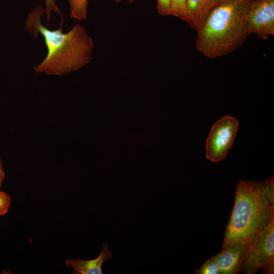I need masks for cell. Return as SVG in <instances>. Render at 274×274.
Here are the masks:
<instances>
[{
    "instance_id": "14",
    "label": "cell",
    "mask_w": 274,
    "mask_h": 274,
    "mask_svg": "<svg viewBox=\"0 0 274 274\" xmlns=\"http://www.w3.org/2000/svg\"><path fill=\"white\" fill-rule=\"evenodd\" d=\"M264 191L270 203L274 206V179L273 177L268 179L263 183Z\"/></svg>"
},
{
    "instance_id": "15",
    "label": "cell",
    "mask_w": 274,
    "mask_h": 274,
    "mask_svg": "<svg viewBox=\"0 0 274 274\" xmlns=\"http://www.w3.org/2000/svg\"><path fill=\"white\" fill-rule=\"evenodd\" d=\"M11 203L10 196L6 192L0 190V216L8 212Z\"/></svg>"
},
{
    "instance_id": "21",
    "label": "cell",
    "mask_w": 274,
    "mask_h": 274,
    "mask_svg": "<svg viewBox=\"0 0 274 274\" xmlns=\"http://www.w3.org/2000/svg\"><path fill=\"white\" fill-rule=\"evenodd\" d=\"M248 1H249L250 2H252V1H254V0H248Z\"/></svg>"
},
{
    "instance_id": "13",
    "label": "cell",
    "mask_w": 274,
    "mask_h": 274,
    "mask_svg": "<svg viewBox=\"0 0 274 274\" xmlns=\"http://www.w3.org/2000/svg\"><path fill=\"white\" fill-rule=\"evenodd\" d=\"M46 7L45 8V13L46 14V18L48 23L50 22L51 18V13L52 12L56 13L60 16L61 24L60 26H62L63 24V18L62 14L56 4V0H45Z\"/></svg>"
},
{
    "instance_id": "17",
    "label": "cell",
    "mask_w": 274,
    "mask_h": 274,
    "mask_svg": "<svg viewBox=\"0 0 274 274\" xmlns=\"http://www.w3.org/2000/svg\"><path fill=\"white\" fill-rule=\"evenodd\" d=\"M262 273L273 274L274 273V259L269 260L260 268Z\"/></svg>"
},
{
    "instance_id": "2",
    "label": "cell",
    "mask_w": 274,
    "mask_h": 274,
    "mask_svg": "<svg viewBox=\"0 0 274 274\" xmlns=\"http://www.w3.org/2000/svg\"><path fill=\"white\" fill-rule=\"evenodd\" d=\"M250 4L248 0H228L216 6L197 31L196 50L214 58L242 45L249 35L246 18Z\"/></svg>"
},
{
    "instance_id": "8",
    "label": "cell",
    "mask_w": 274,
    "mask_h": 274,
    "mask_svg": "<svg viewBox=\"0 0 274 274\" xmlns=\"http://www.w3.org/2000/svg\"><path fill=\"white\" fill-rule=\"evenodd\" d=\"M112 258V254L107 244H102V250L98 256L90 260L80 259H68L66 265L74 269V273L77 274H102V265L106 261Z\"/></svg>"
},
{
    "instance_id": "5",
    "label": "cell",
    "mask_w": 274,
    "mask_h": 274,
    "mask_svg": "<svg viewBox=\"0 0 274 274\" xmlns=\"http://www.w3.org/2000/svg\"><path fill=\"white\" fill-rule=\"evenodd\" d=\"M272 259H274V218L250 242L240 271L246 274H254Z\"/></svg>"
},
{
    "instance_id": "7",
    "label": "cell",
    "mask_w": 274,
    "mask_h": 274,
    "mask_svg": "<svg viewBox=\"0 0 274 274\" xmlns=\"http://www.w3.org/2000/svg\"><path fill=\"white\" fill-rule=\"evenodd\" d=\"M250 242L238 241L222 247L221 251L212 257L216 261L221 274H237L241 270Z\"/></svg>"
},
{
    "instance_id": "20",
    "label": "cell",
    "mask_w": 274,
    "mask_h": 274,
    "mask_svg": "<svg viewBox=\"0 0 274 274\" xmlns=\"http://www.w3.org/2000/svg\"><path fill=\"white\" fill-rule=\"evenodd\" d=\"M113 1L116 3H120L123 0H113ZM127 1L130 3H133L135 1V0H127Z\"/></svg>"
},
{
    "instance_id": "19",
    "label": "cell",
    "mask_w": 274,
    "mask_h": 274,
    "mask_svg": "<svg viewBox=\"0 0 274 274\" xmlns=\"http://www.w3.org/2000/svg\"><path fill=\"white\" fill-rule=\"evenodd\" d=\"M217 5L222 4L228 0H213Z\"/></svg>"
},
{
    "instance_id": "11",
    "label": "cell",
    "mask_w": 274,
    "mask_h": 274,
    "mask_svg": "<svg viewBox=\"0 0 274 274\" xmlns=\"http://www.w3.org/2000/svg\"><path fill=\"white\" fill-rule=\"evenodd\" d=\"M170 14L183 21L187 15L186 0H168Z\"/></svg>"
},
{
    "instance_id": "18",
    "label": "cell",
    "mask_w": 274,
    "mask_h": 274,
    "mask_svg": "<svg viewBox=\"0 0 274 274\" xmlns=\"http://www.w3.org/2000/svg\"><path fill=\"white\" fill-rule=\"evenodd\" d=\"M5 177V174L4 171L2 163L0 159V185H2Z\"/></svg>"
},
{
    "instance_id": "10",
    "label": "cell",
    "mask_w": 274,
    "mask_h": 274,
    "mask_svg": "<svg viewBox=\"0 0 274 274\" xmlns=\"http://www.w3.org/2000/svg\"><path fill=\"white\" fill-rule=\"evenodd\" d=\"M71 17L78 21L86 19L89 0H67Z\"/></svg>"
},
{
    "instance_id": "22",
    "label": "cell",
    "mask_w": 274,
    "mask_h": 274,
    "mask_svg": "<svg viewBox=\"0 0 274 274\" xmlns=\"http://www.w3.org/2000/svg\"><path fill=\"white\" fill-rule=\"evenodd\" d=\"M1 186H2V185H0V188H1Z\"/></svg>"
},
{
    "instance_id": "1",
    "label": "cell",
    "mask_w": 274,
    "mask_h": 274,
    "mask_svg": "<svg viewBox=\"0 0 274 274\" xmlns=\"http://www.w3.org/2000/svg\"><path fill=\"white\" fill-rule=\"evenodd\" d=\"M45 8L36 7L28 14L26 29L34 38L40 34L47 49L44 59L34 67L36 73L63 76L88 64L92 59L93 40L85 27L80 23L68 32L60 28L51 30L41 23Z\"/></svg>"
},
{
    "instance_id": "6",
    "label": "cell",
    "mask_w": 274,
    "mask_h": 274,
    "mask_svg": "<svg viewBox=\"0 0 274 274\" xmlns=\"http://www.w3.org/2000/svg\"><path fill=\"white\" fill-rule=\"evenodd\" d=\"M249 35L262 38L274 35V0H254L250 2L246 18Z\"/></svg>"
},
{
    "instance_id": "9",
    "label": "cell",
    "mask_w": 274,
    "mask_h": 274,
    "mask_svg": "<svg viewBox=\"0 0 274 274\" xmlns=\"http://www.w3.org/2000/svg\"><path fill=\"white\" fill-rule=\"evenodd\" d=\"M216 6L213 0H186L185 21L197 31Z\"/></svg>"
},
{
    "instance_id": "4",
    "label": "cell",
    "mask_w": 274,
    "mask_h": 274,
    "mask_svg": "<svg viewBox=\"0 0 274 274\" xmlns=\"http://www.w3.org/2000/svg\"><path fill=\"white\" fill-rule=\"evenodd\" d=\"M238 121L234 117L225 116L213 125L206 141V157L217 162L224 159L236 135Z\"/></svg>"
},
{
    "instance_id": "3",
    "label": "cell",
    "mask_w": 274,
    "mask_h": 274,
    "mask_svg": "<svg viewBox=\"0 0 274 274\" xmlns=\"http://www.w3.org/2000/svg\"><path fill=\"white\" fill-rule=\"evenodd\" d=\"M274 218V206L266 196L263 183L240 180L222 247L238 241L251 242Z\"/></svg>"
},
{
    "instance_id": "16",
    "label": "cell",
    "mask_w": 274,
    "mask_h": 274,
    "mask_svg": "<svg viewBox=\"0 0 274 274\" xmlns=\"http://www.w3.org/2000/svg\"><path fill=\"white\" fill-rule=\"evenodd\" d=\"M157 11L161 16L170 15L168 0H157Z\"/></svg>"
},
{
    "instance_id": "12",
    "label": "cell",
    "mask_w": 274,
    "mask_h": 274,
    "mask_svg": "<svg viewBox=\"0 0 274 274\" xmlns=\"http://www.w3.org/2000/svg\"><path fill=\"white\" fill-rule=\"evenodd\" d=\"M196 274H221L220 270L215 260L211 257L201 267L197 269Z\"/></svg>"
}]
</instances>
